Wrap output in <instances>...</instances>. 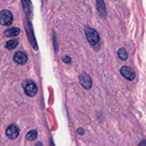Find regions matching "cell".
Masks as SVG:
<instances>
[{"instance_id":"obj_1","label":"cell","mask_w":146,"mask_h":146,"mask_svg":"<svg viewBox=\"0 0 146 146\" xmlns=\"http://www.w3.org/2000/svg\"><path fill=\"white\" fill-rule=\"evenodd\" d=\"M84 32L89 44L92 46H96L99 43L100 36L98 31L89 26H85Z\"/></svg>"},{"instance_id":"obj_2","label":"cell","mask_w":146,"mask_h":146,"mask_svg":"<svg viewBox=\"0 0 146 146\" xmlns=\"http://www.w3.org/2000/svg\"><path fill=\"white\" fill-rule=\"evenodd\" d=\"M24 93L29 97H34L38 93V88L35 83L31 80H27L23 84Z\"/></svg>"},{"instance_id":"obj_3","label":"cell","mask_w":146,"mask_h":146,"mask_svg":"<svg viewBox=\"0 0 146 146\" xmlns=\"http://www.w3.org/2000/svg\"><path fill=\"white\" fill-rule=\"evenodd\" d=\"M0 23L3 26H10L13 23V16L9 10L4 9L0 13Z\"/></svg>"},{"instance_id":"obj_4","label":"cell","mask_w":146,"mask_h":146,"mask_svg":"<svg viewBox=\"0 0 146 146\" xmlns=\"http://www.w3.org/2000/svg\"><path fill=\"white\" fill-rule=\"evenodd\" d=\"M25 29L27 32V36L28 37V39L29 40V42L31 43V46L35 50H38V46H37V43L36 41L35 36L34 35V31H33L32 25L29 21H27L25 24Z\"/></svg>"},{"instance_id":"obj_5","label":"cell","mask_w":146,"mask_h":146,"mask_svg":"<svg viewBox=\"0 0 146 146\" xmlns=\"http://www.w3.org/2000/svg\"><path fill=\"white\" fill-rule=\"evenodd\" d=\"M121 74L128 81H133L135 78V73L131 67L124 66L120 69Z\"/></svg>"},{"instance_id":"obj_6","label":"cell","mask_w":146,"mask_h":146,"mask_svg":"<svg viewBox=\"0 0 146 146\" xmlns=\"http://www.w3.org/2000/svg\"><path fill=\"white\" fill-rule=\"evenodd\" d=\"M79 81L81 86L86 89L89 90L92 87V80L86 73H83L79 76Z\"/></svg>"},{"instance_id":"obj_7","label":"cell","mask_w":146,"mask_h":146,"mask_svg":"<svg viewBox=\"0 0 146 146\" xmlns=\"http://www.w3.org/2000/svg\"><path fill=\"white\" fill-rule=\"evenodd\" d=\"M19 128L14 124L9 125L6 130V135L11 140H15L19 136Z\"/></svg>"},{"instance_id":"obj_8","label":"cell","mask_w":146,"mask_h":146,"mask_svg":"<svg viewBox=\"0 0 146 146\" xmlns=\"http://www.w3.org/2000/svg\"><path fill=\"white\" fill-rule=\"evenodd\" d=\"M13 59L17 64H19V65H24L28 61V57L26 55L25 53L22 52V51H17L14 54Z\"/></svg>"},{"instance_id":"obj_9","label":"cell","mask_w":146,"mask_h":146,"mask_svg":"<svg viewBox=\"0 0 146 146\" xmlns=\"http://www.w3.org/2000/svg\"><path fill=\"white\" fill-rule=\"evenodd\" d=\"M96 1L97 11L100 17L103 19H106L107 17V11L104 0H96Z\"/></svg>"},{"instance_id":"obj_10","label":"cell","mask_w":146,"mask_h":146,"mask_svg":"<svg viewBox=\"0 0 146 146\" xmlns=\"http://www.w3.org/2000/svg\"><path fill=\"white\" fill-rule=\"evenodd\" d=\"M22 2V7L24 9V11L27 14V15L30 16L31 17L33 13V8H32V4L31 2V0H21Z\"/></svg>"},{"instance_id":"obj_11","label":"cell","mask_w":146,"mask_h":146,"mask_svg":"<svg viewBox=\"0 0 146 146\" xmlns=\"http://www.w3.org/2000/svg\"><path fill=\"white\" fill-rule=\"evenodd\" d=\"M20 29L17 27H11V28L8 29L4 31V35L6 36L9 37H14L17 36L19 34Z\"/></svg>"},{"instance_id":"obj_12","label":"cell","mask_w":146,"mask_h":146,"mask_svg":"<svg viewBox=\"0 0 146 146\" xmlns=\"http://www.w3.org/2000/svg\"><path fill=\"white\" fill-rule=\"evenodd\" d=\"M38 137V132H37L36 130L33 129L31 131H30L29 132L27 133V135H26V138L27 140L30 141H34Z\"/></svg>"},{"instance_id":"obj_13","label":"cell","mask_w":146,"mask_h":146,"mask_svg":"<svg viewBox=\"0 0 146 146\" xmlns=\"http://www.w3.org/2000/svg\"><path fill=\"white\" fill-rule=\"evenodd\" d=\"M118 56L122 61H126L128 58V52L125 48H121L118 51Z\"/></svg>"},{"instance_id":"obj_14","label":"cell","mask_w":146,"mask_h":146,"mask_svg":"<svg viewBox=\"0 0 146 146\" xmlns=\"http://www.w3.org/2000/svg\"><path fill=\"white\" fill-rule=\"evenodd\" d=\"M19 41L16 39H11L9 41H7L6 43V47H7V49L9 50H12L14 48H15L16 47L18 46Z\"/></svg>"},{"instance_id":"obj_15","label":"cell","mask_w":146,"mask_h":146,"mask_svg":"<svg viewBox=\"0 0 146 146\" xmlns=\"http://www.w3.org/2000/svg\"><path fill=\"white\" fill-rule=\"evenodd\" d=\"M62 60L64 63H66V64H70L71 61V58H70L68 56H65L63 57Z\"/></svg>"},{"instance_id":"obj_16","label":"cell","mask_w":146,"mask_h":146,"mask_svg":"<svg viewBox=\"0 0 146 146\" xmlns=\"http://www.w3.org/2000/svg\"><path fill=\"white\" fill-rule=\"evenodd\" d=\"M77 133H78V134H79V135H83L84 133H85V131L84 130V128H78V129H77Z\"/></svg>"},{"instance_id":"obj_17","label":"cell","mask_w":146,"mask_h":146,"mask_svg":"<svg viewBox=\"0 0 146 146\" xmlns=\"http://www.w3.org/2000/svg\"><path fill=\"white\" fill-rule=\"evenodd\" d=\"M138 146H146V141H145V140H143V141H141V143H140Z\"/></svg>"},{"instance_id":"obj_18","label":"cell","mask_w":146,"mask_h":146,"mask_svg":"<svg viewBox=\"0 0 146 146\" xmlns=\"http://www.w3.org/2000/svg\"><path fill=\"white\" fill-rule=\"evenodd\" d=\"M36 146H43V145H42V143H41L38 142L36 144Z\"/></svg>"},{"instance_id":"obj_19","label":"cell","mask_w":146,"mask_h":146,"mask_svg":"<svg viewBox=\"0 0 146 146\" xmlns=\"http://www.w3.org/2000/svg\"><path fill=\"white\" fill-rule=\"evenodd\" d=\"M41 1H43V0H41Z\"/></svg>"}]
</instances>
